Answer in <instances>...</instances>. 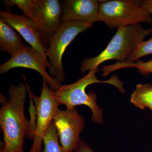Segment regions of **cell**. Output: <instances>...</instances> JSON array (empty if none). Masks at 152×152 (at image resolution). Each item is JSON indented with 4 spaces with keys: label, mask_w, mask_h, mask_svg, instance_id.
<instances>
[{
    "label": "cell",
    "mask_w": 152,
    "mask_h": 152,
    "mask_svg": "<svg viewBox=\"0 0 152 152\" xmlns=\"http://www.w3.org/2000/svg\"><path fill=\"white\" fill-rule=\"evenodd\" d=\"M35 1L37 8L33 20L47 50L51 38L63 22L61 3L58 0Z\"/></svg>",
    "instance_id": "9c48e42d"
},
{
    "label": "cell",
    "mask_w": 152,
    "mask_h": 152,
    "mask_svg": "<svg viewBox=\"0 0 152 152\" xmlns=\"http://www.w3.org/2000/svg\"><path fill=\"white\" fill-rule=\"evenodd\" d=\"M98 21L103 22L110 29H118L146 23L152 24V16L140 5V1H100Z\"/></svg>",
    "instance_id": "277c9868"
},
{
    "label": "cell",
    "mask_w": 152,
    "mask_h": 152,
    "mask_svg": "<svg viewBox=\"0 0 152 152\" xmlns=\"http://www.w3.org/2000/svg\"><path fill=\"white\" fill-rule=\"evenodd\" d=\"M99 71L94 70L89 71L86 75L75 83L69 85H62L53 95L60 104H63L66 109L72 110L76 106L84 105L88 107L92 113L91 120L96 124H103V110L98 106L97 96L95 93L91 91L86 92V88L90 85L98 83L109 84L118 89L121 93L125 92L124 83L116 76H113L107 80H98L96 73Z\"/></svg>",
    "instance_id": "7a4b0ae2"
},
{
    "label": "cell",
    "mask_w": 152,
    "mask_h": 152,
    "mask_svg": "<svg viewBox=\"0 0 152 152\" xmlns=\"http://www.w3.org/2000/svg\"><path fill=\"white\" fill-rule=\"evenodd\" d=\"M53 120L63 148L66 152H73L84 128L83 117L78 113L76 108L66 110L58 109Z\"/></svg>",
    "instance_id": "ba28073f"
},
{
    "label": "cell",
    "mask_w": 152,
    "mask_h": 152,
    "mask_svg": "<svg viewBox=\"0 0 152 152\" xmlns=\"http://www.w3.org/2000/svg\"><path fill=\"white\" fill-rule=\"evenodd\" d=\"M29 96L32 99L37 111V128L32 146L29 152H42V144L44 136L53 119L60 104L55 99L48 84L43 80L40 96H36L31 91L26 77L23 75Z\"/></svg>",
    "instance_id": "8992f818"
},
{
    "label": "cell",
    "mask_w": 152,
    "mask_h": 152,
    "mask_svg": "<svg viewBox=\"0 0 152 152\" xmlns=\"http://www.w3.org/2000/svg\"><path fill=\"white\" fill-rule=\"evenodd\" d=\"M73 152H95L86 142L80 139L78 145Z\"/></svg>",
    "instance_id": "d6986e66"
},
{
    "label": "cell",
    "mask_w": 152,
    "mask_h": 152,
    "mask_svg": "<svg viewBox=\"0 0 152 152\" xmlns=\"http://www.w3.org/2000/svg\"><path fill=\"white\" fill-rule=\"evenodd\" d=\"M99 2L96 0L62 1L63 22H82L93 24L98 21Z\"/></svg>",
    "instance_id": "8fae6325"
},
{
    "label": "cell",
    "mask_w": 152,
    "mask_h": 152,
    "mask_svg": "<svg viewBox=\"0 0 152 152\" xmlns=\"http://www.w3.org/2000/svg\"><path fill=\"white\" fill-rule=\"evenodd\" d=\"M20 67L37 72L53 91H57L62 85L47 73L46 69L50 68L49 63L32 47L24 45L18 51L11 55L10 60L0 66V74L3 75L14 68Z\"/></svg>",
    "instance_id": "52a82bcc"
},
{
    "label": "cell",
    "mask_w": 152,
    "mask_h": 152,
    "mask_svg": "<svg viewBox=\"0 0 152 152\" xmlns=\"http://www.w3.org/2000/svg\"><path fill=\"white\" fill-rule=\"evenodd\" d=\"M28 110L30 113V118L29 121L28 131L27 136L29 139L34 140L37 128V111L34 103L32 99L30 96Z\"/></svg>",
    "instance_id": "ac0fdd59"
},
{
    "label": "cell",
    "mask_w": 152,
    "mask_h": 152,
    "mask_svg": "<svg viewBox=\"0 0 152 152\" xmlns=\"http://www.w3.org/2000/svg\"><path fill=\"white\" fill-rule=\"evenodd\" d=\"M0 20L16 30L31 47L37 51L47 62V50L42 44L40 36L34 22L25 16L12 13L9 11H1ZM49 63V62H48Z\"/></svg>",
    "instance_id": "30bf717a"
},
{
    "label": "cell",
    "mask_w": 152,
    "mask_h": 152,
    "mask_svg": "<svg viewBox=\"0 0 152 152\" xmlns=\"http://www.w3.org/2000/svg\"><path fill=\"white\" fill-rule=\"evenodd\" d=\"M126 68H137L138 72L143 75H149L152 74V59L148 61H143L138 60L133 63L117 62L110 65L103 66L101 69L103 72L102 76L106 77L114 71Z\"/></svg>",
    "instance_id": "5bb4252c"
},
{
    "label": "cell",
    "mask_w": 152,
    "mask_h": 152,
    "mask_svg": "<svg viewBox=\"0 0 152 152\" xmlns=\"http://www.w3.org/2000/svg\"><path fill=\"white\" fill-rule=\"evenodd\" d=\"M59 137L53 120L49 125L44 136L45 148L42 152H66L60 145Z\"/></svg>",
    "instance_id": "9a60e30c"
},
{
    "label": "cell",
    "mask_w": 152,
    "mask_h": 152,
    "mask_svg": "<svg viewBox=\"0 0 152 152\" xmlns=\"http://www.w3.org/2000/svg\"><path fill=\"white\" fill-rule=\"evenodd\" d=\"M27 91L23 83L9 87V100L0 110V125L4 142L1 152H23L24 140L29 127V121L24 113Z\"/></svg>",
    "instance_id": "6da1fadb"
},
{
    "label": "cell",
    "mask_w": 152,
    "mask_h": 152,
    "mask_svg": "<svg viewBox=\"0 0 152 152\" xmlns=\"http://www.w3.org/2000/svg\"><path fill=\"white\" fill-rule=\"evenodd\" d=\"M130 102L140 109L144 110L148 108L152 112V85H137L131 95Z\"/></svg>",
    "instance_id": "4fadbf2b"
},
{
    "label": "cell",
    "mask_w": 152,
    "mask_h": 152,
    "mask_svg": "<svg viewBox=\"0 0 152 152\" xmlns=\"http://www.w3.org/2000/svg\"><path fill=\"white\" fill-rule=\"evenodd\" d=\"M92 27V24L84 22H63L51 38L46 56L51 76L59 83L61 84L65 79L62 58L66 49L79 34Z\"/></svg>",
    "instance_id": "5b68a950"
},
{
    "label": "cell",
    "mask_w": 152,
    "mask_h": 152,
    "mask_svg": "<svg viewBox=\"0 0 152 152\" xmlns=\"http://www.w3.org/2000/svg\"><path fill=\"white\" fill-rule=\"evenodd\" d=\"M4 1L9 8L12 6H18L28 18L32 20L37 8L35 0H10Z\"/></svg>",
    "instance_id": "2e32d148"
},
{
    "label": "cell",
    "mask_w": 152,
    "mask_h": 152,
    "mask_svg": "<svg viewBox=\"0 0 152 152\" xmlns=\"http://www.w3.org/2000/svg\"><path fill=\"white\" fill-rule=\"evenodd\" d=\"M21 39L7 24L0 20V49L1 51L11 55L18 51L24 45Z\"/></svg>",
    "instance_id": "7c38bea8"
},
{
    "label": "cell",
    "mask_w": 152,
    "mask_h": 152,
    "mask_svg": "<svg viewBox=\"0 0 152 152\" xmlns=\"http://www.w3.org/2000/svg\"><path fill=\"white\" fill-rule=\"evenodd\" d=\"M151 54H152V36L148 40L143 41L141 43L127 61L125 62H134L140 58Z\"/></svg>",
    "instance_id": "e0dca14e"
},
{
    "label": "cell",
    "mask_w": 152,
    "mask_h": 152,
    "mask_svg": "<svg viewBox=\"0 0 152 152\" xmlns=\"http://www.w3.org/2000/svg\"><path fill=\"white\" fill-rule=\"evenodd\" d=\"M140 5L148 12L152 15V0L140 1Z\"/></svg>",
    "instance_id": "ffe728a7"
},
{
    "label": "cell",
    "mask_w": 152,
    "mask_h": 152,
    "mask_svg": "<svg viewBox=\"0 0 152 152\" xmlns=\"http://www.w3.org/2000/svg\"><path fill=\"white\" fill-rule=\"evenodd\" d=\"M152 33V28H145L140 24L117 29L115 34L106 48L96 56L84 60L80 70L84 74L87 71L98 70L100 65L109 60L125 62L138 46Z\"/></svg>",
    "instance_id": "3957f363"
}]
</instances>
